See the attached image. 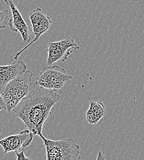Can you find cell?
Instances as JSON below:
<instances>
[{"label":"cell","mask_w":144,"mask_h":160,"mask_svg":"<svg viewBox=\"0 0 144 160\" xmlns=\"http://www.w3.org/2000/svg\"><path fill=\"white\" fill-rule=\"evenodd\" d=\"M27 69L25 63L19 60L14 62L11 65H0V91L3 90L6 84L14 80Z\"/></svg>","instance_id":"cell-9"},{"label":"cell","mask_w":144,"mask_h":160,"mask_svg":"<svg viewBox=\"0 0 144 160\" xmlns=\"http://www.w3.org/2000/svg\"><path fill=\"white\" fill-rule=\"evenodd\" d=\"M60 99L61 95L54 91L41 87L31 89L13 111L30 132L39 136L51 114V109Z\"/></svg>","instance_id":"cell-1"},{"label":"cell","mask_w":144,"mask_h":160,"mask_svg":"<svg viewBox=\"0 0 144 160\" xmlns=\"http://www.w3.org/2000/svg\"><path fill=\"white\" fill-rule=\"evenodd\" d=\"M11 10L12 19L9 20L8 24L10 30L13 32H19L24 42H30L31 37L28 25L23 19L20 11L13 0H4Z\"/></svg>","instance_id":"cell-8"},{"label":"cell","mask_w":144,"mask_h":160,"mask_svg":"<svg viewBox=\"0 0 144 160\" xmlns=\"http://www.w3.org/2000/svg\"><path fill=\"white\" fill-rule=\"evenodd\" d=\"M34 136L35 135L27 129L17 134L11 135L0 140V145L3 148L5 153L19 151L30 145Z\"/></svg>","instance_id":"cell-7"},{"label":"cell","mask_w":144,"mask_h":160,"mask_svg":"<svg viewBox=\"0 0 144 160\" xmlns=\"http://www.w3.org/2000/svg\"><path fill=\"white\" fill-rule=\"evenodd\" d=\"M9 22V11L7 9L0 11V28H6Z\"/></svg>","instance_id":"cell-11"},{"label":"cell","mask_w":144,"mask_h":160,"mask_svg":"<svg viewBox=\"0 0 144 160\" xmlns=\"http://www.w3.org/2000/svg\"><path fill=\"white\" fill-rule=\"evenodd\" d=\"M80 48V46L70 37L59 41L49 42L47 49L48 54L47 65H52L57 62L66 61L69 56L73 53V50H77Z\"/></svg>","instance_id":"cell-5"},{"label":"cell","mask_w":144,"mask_h":160,"mask_svg":"<svg viewBox=\"0 0 144 160\" xmlns=\"http://www.w3.org/2000/svg\"><path fill=\"white\" fill-rule=\"evenodd\" d=\"M0 136H1V133H0Z\"/></svg>","instance_id":"cell-15"},{"label":"cell","mask_w":144,"mask_h":160,"mask_svg":"<svg viewBox=\"0 0 144 160\" xmlns=\"http://www.w3.org/2000/svg\"><path fill=\"white\" fill-rule=\"evenodd\" d=\"M6 110V105H5V103H4V101L3 100V98L2 97V95H1V92L0 91V111L2 110Z\"/></svg>","instance_id":"cell-13"},{"label":"cell","mask_w":144,"mask_h":160,"mask_svg":"<svg viewBox=\"0 0 144 160\" xmlns=\"http://www.w3.org/2000/svg\"><path fill=\"white\" fill-rule=\"evenodd\" d=\"M105 160V157L101 151H99L98 153V157L97 158V160Z\"/></svg>","instance_id":"cell-14"},{"label":"cell","mask_w":144,"mask_h":160,"mask_svg":"<svg viewBox=\"0 0 144 160\" xmlns=\"http://www.w3.org/2000/svg\"><path fill=\"white\" fill-rule=\"evenodd\" d=\"M44 144L47 160H81L80 147L73 139L52 140L47 139L42 133L39 134Z\"/></svg>","instance_id":"cell-3"},{"label":"cell","mask_w":144,"mask_h":160,"mask_svg":"<svg viewBox=\"0 0 144 160\" xmlns=\"http://www.w3.org/2000/svg\"><path fill=\"white\" fill-rule=\"evenodd\" d=\"M33 73L26 70L14 80H11L1 91L7 112H10L25 98L32 89Z\"/></svg>","instance_id":"cell-2"},{"label":"cell","mask_w":144,"mask_h":160,"mask_svg":"<svg viewBox=\"0 0 144 160\" xmlns=\"http://www.w3.org/2000/svg\"><path fill=\"white\" fill-rule=\"evenodd\" d=\"M106 114L105 107L101 102L90 101V105L86 112V118L89 124H96Z\"/></svg>","instance_id":"cell-10"},{"label":"cell","mask_w":144,"mask_h":160,"mask_svg":"<svg viewBox=\"0 0 144 160\" xmlns=\"http://www.w3.org/2000/svg\"><path fill=\"white\" fill-rule=\"evenodd\" d=\"M29 18L32 23L33 33L35 38L32 42H30L25 48L15 55L14 57L15 60H17L21 54L29 48V46L39 40L42 34L49 30L52 23V20L50 17L44 12L40 8L33 9L29 14Z\"/></svg>","instance_id":"cell-6"},{"label":"cell","mask_w":144,"mask_h":160,"mask_svg":"<svg viewBox=\"0 0 144 160\" xmlns=\"http://www.w3.org/2000/svg\"><path fill=\"white\" fill-rule=\"evenodd\" d=\"M16 153V159L17 160H29L30 158L25 157V153L23 149L15 152Z\"/></svg>","instance_id":"cell-12"},{"label":"cell","mask_w":144,"mask_h":160,"mask_svg":"<svg viewBox=\"0 0 144 160\" xmlns=\"http://www.w3.org/2000/svg\"><path fill=\"white\" fill-rule=\"evenodd\" d=\"M73 79L65 68L57 65H48L42 69L35 84L39 87L54 91L61 89L65 84Z\"/></svg>","instance_id":"cell-4"}]
</instances>
